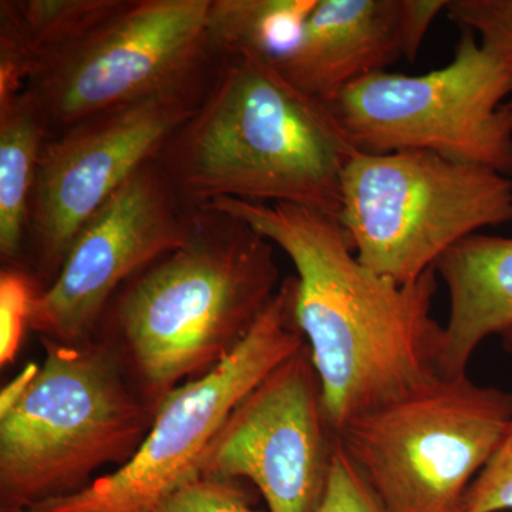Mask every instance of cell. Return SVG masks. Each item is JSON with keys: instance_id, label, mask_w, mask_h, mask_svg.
<instances>
[{"instance_id": "cell-11", "label": "cell", "mask_w": 512, "mask_h": 512, "mask_svg": "<svg viewBox=\"0 0 512 512\" xmlns=\"http://www.w3.org/2000/svg\"><path fill=\"white\" fill-rule=\"evenodd\" d=\"M191 210L156 160L136 171L84 225L52 284L37 292L29 326L43 339L77 345L121 289L183 247Z\"/></svg>"}, {"instance_id": "cell-2", "label": "cell", "mask_w": 512, "mask_h": 512, "mask_svg": "<svg viewBox=\"0 0 512 512\" xmlns=\"http://www.w3.org/2000/svg\"><path fill=\"white\" fill-rule=\"evenodd\" d=\"M356 153L332 104L275 64L221 56L156 163L188 210L231 198L338 218L343 170Z\"/></svg>"}, {"instance_id": "cell-15", "label": "cell", "mask_w": 512, "mask_h": 512, "mask_svg": "<svg viewBox=\"0 0 512 512\" xmlns=\"http://www.w3.org/2000/svg\"><path fill=\"white\" fill-rule=\"evenodd\" d=\"M121 3L123 0H2L0 100L22 93Z\"/></svg>"}, {"instance_id": "cell-4", "label": "cell", "mask_w": 512, "mask_h": 512, "mask_svg": "<svg viewBox=\"0 0 512 512\" xmlns=\"http://www.w3.org/2000/svg\"><path fill=\"white\" fill-rule=\"evenodd\" d=\"M43 345L35 383L0 416L2 512L83 490L99 468L124 466L151 427L106 353L49 339Z\"/></svg>"}, {"instance_id": "cell-1", "label": "cell", "mask_w": 512, "mask_h": 512, "mask_svg": "<svg viewBox=\"0 0 512 512\" xmlns=\"http://www.w3.org/2000/svg\"><path fill=\"white\" fill-rule=\"evenodd\" d=\"M207 207L247 222L295 266L296 325L336 434L441 376L436 268L404 285L376 274L357 259L338 218L311 208L231 198Z\"/></svg>"}, {"instance_id": "cell-12", "label": "cell", "mask_w": 512, "mask_h": 512, "mask_svg": "<svg viewBox=\"0 0 512 512\" xmlns=\"http://www.w3.org/2000/svg\"><path fill=\"white\" fill-rule=\"evenodd\" d=\"M336 444L338 434L326 419L306 345L239 404L212 446L202 476L247 478L269 512H318Z\"/></svg>"}, {"instance_id": "cell-6", "label": "cell", "mask_w": 512, "mask_h": 512, "mask_svg": "<svg viewBox=\"0 0 512 512\" xmlns=\"http://www.w3.org/2000/svg\"><path fill=\"white\" fill-rule=\"evenodd\" d=\"M512 420V393L439 376L362 414L338 439L387 512H463Z\"/></svg>"}, {"instance_id": "cell-22", "label": "cell", "mask_w": 512, "mask_h": 512, "mask_svg": "<svg viewBox=\"0 0 512 512\" xmlns=\"http://www.w3.org/2000/svg\"><path fill=\"white\" fill-rule=\"evenodd\" d=\"M318 512H387L338 439Z\"/></svg>"}, {"instance_id": "cell-21", "label": "cell", "mask_w": 512, "mask_h": 512, "mask_svg": "<svg viewBox=\"0 0 512 512\" xmlns=\"http://www.w3.org/2000/svg\"><path fill=\"white\" fill-rule=\"evenodd\" d=\"M154 512H262L234 481L201 476L165 498Z\"/></svg>"}, {"instance_id": "cell-13", "label": "cell", "mask_w": 512, "mask_h": 512, "mask_svg": "<svg viewBox=\"0 0 512 512\" xmlns=\"http://www.w3.org/2000/svg\"><path fill=\"white\" fill-rule=\"evenodd\" d=\"M448 0H318L295 47L275 64L303 93L332 104L350 84L414 60Z\"/></svg>"}, {"instance_id": "cell-20", "label": "cell", "mask_w": 512, "mask_h": 512, "mask_svg": "<svg viewBox=\"0 0 512 512\" xmlns=\"http://www.w3.org/2000/svg\"><path fill=\"white\" fill-rule=\"evenodd\" d=\"M504 511H512V420L463 503V512Z\"/></svg>"}, {"instance_id": "cell-19", "label": "cell", "mask_w": 512, "mask_h": 512, "mask_svg": "<svg viewBox=\"0 0 512 512\" xmlns=\"http://www.w3.org/2000/svg\"><path fill=\"white\" fill-rule=\"evenodd\" d=\"M37 292L32 279L18 268H3L0 274V365L13 362L23 333L30 323Z\"/></svg>"}, {"instance_id": "cell-3", "label": "cell", "mask_w": 512, "mask_h": 512, "mask_svg": "<svg viewBox=\"0 0 512 512\" xmlns=\"http://www.w3.org/2000/svg\"><path fill=\"white\" fill-rule=\"evenodd\" d=\"M272 245L234 215L197 208L183 247L121 289L114 328L148 392L163 400L237 349L281 286Z\"/></svg>"}, {"instance_id": "cell-10", "label": "cell", "mask_w": 512, "mask_h": 512, "mask_svg": "<svg viewBox=\"0 0 512 512\" xmlns=\"http://www.w3.org/2000/svg\"><path fill=\"white\" fill-rule=\"evenodd\" d=\"M204 89L157 94L47 138L30 198L26 241L53 278L84 225L131 175L157 160Z\"/></svg>"}, {"instance_id": "cell-8", "label": "cell", "mask_w": 512, "mask_h": 512, "mask_svg": "<svg viewBox=\"0 0 512 512\" xmlns=\"http://www.w3.org/2000/svg\"><path fill=\"white\" fill-rule=\"evenodd\" d=\"M512 77L463 30L453 60L416 74L377 72L332 107L359 153L430 151L512 177Z\"/></svg>"}, {"instance_id": "cell-7", "label": "cell", "mask_w": 512, "mask_h": 512, "mask_svg": "<svg viewBox=\"0 0 512 512\" xmlns=\"http://www.w3.org/2000/svg\"><path fill=\"white\" fill-rule=\"evenodd\" d=\"M296 278H286L237 349L210 372L171 390L134 456L77 493L16 512H154L204 474L229 417L276 367L305 348L295 319Z\"/></svg>"}, {"instance_id": "cell-23", "label": "cell", "mask_w": 512, "mask_h": 512, "mask_svg": "<svg viewBox=\"0 0 512 512\" xmlns=\"http://www.w3.org/2000/svg\"><path fill=\"white\" fill-rule=\"evenodd\" d=\"M40 367L36 363H29L20 370L19 375L12 380L0 392V416H5L16 406L29 392L32 384L39 375Z\"/></svg>"}, {"instance_id": "cell-5", "label": "cell", "mask_w": 512, "mask_h": 512, "mask_svg": "<svg viewBox=\"0 0 512 512\" xmlns=\"http://www.w3.org/2000/svg\"><path fill=\"white\" fill-rule=\"evenodd\" d=\"M338 221L363 265L409 284L458 242L512 222V180L430 151H357L340 181Z\"/></svg>"}, {"instance_id": "cell-18", "label": "cell", "mask_w": 512, "mask_h": 512, "mask_svg": "<svg viewBox=\"0 0 512 512\" xmlns=\"http://www.w3.org/2000/svg\"><path fill=\"white\" fill-rule=\"evenodd\" d=\"M446 12L461 30L477 35L512 77V0H448Z\"/></svg>"}, {"instance_id": "cell-16", "label": "cell", "mask_w": 512, "mask_h": 512, "mask_svg": "<svg viewBox=\"0 0 512 512\" xmlns=\"http://www.w3.org/2000/svg\"><path fill=\"white\" fill-rule=\"evenodd\" d=\"M47 134L23 93L0 100V254L18 261L28 234L30 198Z\"/></svg>"}, {"instance_id": "cell-14", "label": "cell", "mask_w": 512, "mask_h": 512, "mask_svg": "<svg viewBox=\"0 0 512 512\" xmlns=\"http://www.w3.org/2000/svg\"><path fill=\"white\" fill-rule=\"evenodd\" d=\"M446 285L440 375H467L468 363L485 339L497 336L512 353V238L471 235L434 265Z\"/></svg>"}, {"instance_id": "cell-9", "label": "cell", "mask_w": 512, "mask_h": 512, "mask_svg": "<svg viewBox=\"0 0 512 512\" xmlns=\"http://www.w3.org/2000/svg\"><path fill=\"white\" fill-rule=\"evenodd\" d=\"M212 0H123L72 52L23 90L47 138L157 94L200 89L215 56Z\"/></svg>"}, {"instance_id": "cell-17", "label": "cell", "mask_w": 512, "mask_h": 512, "mask_svg": "<svg viewBox=\"0 0 512 512\" xmlns=\"http://www.w3.org/2000/svg\"><path fill=\"white\" fill-rule=\"evenodd\" d=\"M318 0H212L208 33L215 56L276 63L298 43Z\"/></svg>"}]
</instances>
